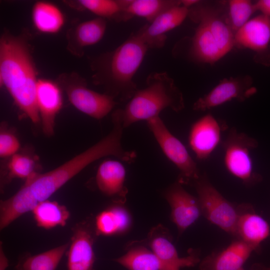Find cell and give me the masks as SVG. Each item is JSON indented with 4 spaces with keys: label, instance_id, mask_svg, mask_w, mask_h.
<instances>
[{
    "label": "cell",
    "instance_id": "1",
    "mask_svg": "<svg viewBox=\"0 0 270 270\" xmlns=\"http://www.w3.org/2000/svg\"><path fill=\"white\" fill-rule=\"evenodd\" d=\"M96 146L75 156L48 172H38L24 181L21 188L0 202V228L2 230L39 203L48 199L88 166L102 158Z\"/></svg>",
    "mask_w": 270,
    "mask_h": 270
},
{
    "label": "cell",
    "instance_id": "2",
    "mask_svg": "<svg viewBox=\"0 0 270 270\" xmlns=\"http://www.w3.org/2000/svg\"><path fill=\"white\" fill-rule=\"evenodd\" d=\"M4 32L0 38V83L18 108L34 124L40 122L36 103L38 80L29 38Z\"/></svg>",
    "mask_w": 270,
    "mask_h": 270
},
{
    "label": "cell",
    "instance_id": "3",
    "mask_svg": "<svg viewBox=\"0 0 270 270\" xmlns=\"http://www.w3.org/2000/svg\"><path fill=\"white\" fill-rule=\"evenodd\" d=\"M148 50L138 32L132 34L114 50L92 60L94 84L115 100L128 101L138 90L134 78Z\"/></svg>",
    "mask_w": 270,
    "mask_h": 270
},
{
    "label": "cell",
    "instance_id": "4",
    "mask_svg": "<svg viewBox=\"0 0 270 270\" xmlns=\"http://www.w3.org/2000/svg\"><path fill=\"white\" fill-rule=\"evenodd\" d=\"M184 108L182 94L174 79L166 72H160L148 74L145 87L138 89L125 106L118 110L124 128L158 116L165 108L179 112Z\"/></svg>",
    "mask_w": 270,
    "mask_h": 270
},
{
    "label": "cell",
    "instance_id": "5",
    "mask_svg": "<svg viewBox=\"0 0 270 270\" xmlns=\"http://www.w3.org/2000/svg\"><path fill=\"white\" fill-rule=\"evenodd\" d=\"M196 190L202 214L212 224L234 236L240 212L236 205L224 198L210 183L206 174L192 184Z\"/></svg>",
    "mask_w": 270,
    "mask_h": 270
},
{
    "label": "cell",
    "instance_id": "6",
    "mask_svg": "<svg viewBox=\"0 0 270 270\" xmlns=\"http://www.w3.org/2000/svg\"><path fill=\"white\" fill-rule=\"evenodd\" d=\"M220 144L224 151V166L231 175L246 186L260 180V176L254 170L250 156L251 150L258 146L254 138L232 128Z\"/></svg>",
    "mask_w": 270,
    "mask_h": 270
},
{
    "label": "cell",
    "instance_id": "7",
    "mask_svg": "<svg viewBox=\"0 0 270 270\" xmlns=\"http://www.w3.org/2000/svg\"><path fill=\"white\" fill-rule=\"evenodd\" d=\"M57 82L74 108L94 118H103L117 104L112 96L89 88L85 80L76 73L62 74Z\"/></svg>",
    "mask_w": 270,
    "mask_h": 270
},
{
    "label": "cell",
    "instance_id": "8",
    "mask_svg": "<svg viewBox=\"0 0 270 270\" xmlns=\"http://www.w3.org/2000/svg\"><path fill=\"white\" fill-rule=\"evenodd\" d=\"M147 124L164 154L178 168V182L193 184L201 174L185 146L170 132L160 116L147 121Z\"/></svg>",
    "mask_w": 270,
    "mask_h": 270
},
{
    "label": "cell",
    "instance_id": "9",
    "mask_svg": "<svg viewBox=\"0 0 270 270\" xmlns=\"http://www.w3.org/2000/svg\"><path fill=\"white\" fill-rule=\"evenodd\" d=\"M136 242L151 250L158 260L160 270H180L200 262L198 252L192 250L188 256L180 257L168 230L161 224L152 228L146 239Z\"/></svg>",
    "mask_w": 270,
    "mask_h": 270
},
{
    "label": "cell",
    "instance_id": "10",
    "mask_svg": "<svg viewBox=\"0 0 270 270\" xmlns=\"http://www.w3.org/2000/svg\"><path fill=\"white\" fill-rule=\"evenodd\" d=\"M98 236L94 221L88 220L74 225L66 253L67 270H94V244Z\"/></svg>",
    "mask_w": 270,
    "mask_h": 270
},
{
    "label": "cell",
    "instance_id": "11",
    "mask_svg": "<svg viewBox=\"0 0 270 270\" xmlns=\"http://www.w3.org/2000/svg\"><path fill=\"white\" fill-rule=\"evenodd\" d=\"M248 76L224 78L208 94L198 98L193 104L195 111H205L232 100L243 102L256 92Z\"/></svg>",
    "mask_w": 270,
    "mask_h": 270
},
{
    "label": "cell",
    "instance_id": "12",
    "mask_svg": "<svg viewBox=\"0 0 270 270\" xmlns=\"http://www.w3.org/2000/svg\"><path fill=\"white\" fill-rule=\"evenodd\" d=\"M182 186L176 182L164 192V196L171 208V220L177 226L180 234L202 215L198 198L188 192Z\"/></svg>",
    "mask_w": 270,
    "mask_h": 270
},
{
    "label": "cell",
    "instance_id": "13",
    "mask_svg": "<svg viewBox=\"0 0 270 270\" xmlns=\"http://www.w3.org/2000/svg\"><path fill=\"white\" fill-rule=\"evenodd\" d=\"M222 126L210 114L198 118L190 126L189 146L200 160H206L221 143Z\"/></svg>",
    "mask_w": 270,
    "mask_h": 270
},
{
    "label": "cell",
    "instance_id": "14",
    "mask_svg": "<svg viewBox=\"0 0 270 270\" xmlns=\"http://www.w3.org/2000/svg\"><path fill=\"white\" fill-rule=\"evenodd\" d=\"M234 46L257 52L258 58L270 62V18L262 14L249 20L234 34Z\"/></svg>",
    "mask_w": 270,
    "mask_h": 270
},
{
    "label": "cell",
    "instance_id": "15",
    "mask_svg": "<svg viewBox=\"0 0 270 270\" xmlns=\"http://www.w3.org/2000/svg\"><path fill=\"white\" fill-rule=\"evenodd\" d=\"M62 89L56 82L38 79L36 88V103L44 134H54L55 120L62 106Z\"/></svg>",
    "mask_w": 270,
    "mask_h": 270
},
{
    "label": "cell",
    "instance_id": "16",
    "mask_svg": "<svg viewBox=\"0 0 270 270\" xmlns=\"http://www.w3.org/2000/svg\"><path fill=\"white\" fill-rule=\"evenodd\" d=\"M188 12L189 8L182 5L173 6L160 13L138 32L148 49L160 48L166 40V33L179 26Z\"/></svg>",
    "mask_w": 270,
    "mask_h": 270
},
{
    "label": "cell",
    "instance_id": "17",
    "mask_svg": "<svg viewBox=\"0 0 270 270\" xmlns=\"http://www.w3.org/2000/svg\"><path fill=\"white\" fill-rule=\"evenodd\" d=\"M126 176L125 168L119 160H105L98 168L96 184L101 192L112 198L114 202L123 204L128 194L124 186Z\"/></svg>",
    "mask_w": 270,
    "mask_h": 270
},
{
    "label": "cell",
    "instance_id": "18",
    "mask_svg": "<svg viewBox=\"0 0 270 270\" xmlns=\"http://www.w3.org/2000/svg\"><path fill=\"white\" fill-rule=\"evenodd\" d=\"M254 249L236 239L222 250L214 252L200 262V270H240Z\"/></svg>",
    "mask_w": 270,
    "mask_h": 270
},
{
    "label": "cell",
    "instance_id": "19",
    "mask_svg": "<svg viewBox=\"0 0 270 270\" xmlns=\"http://www.w3.org/2000/svg\"><path fill=\"white\" fill-rule=\"evenodd\" d=\"M240 206L234 236L255 251L270 236V225L264 218L255 212L249 204H242Z\"/></svg>",
    "mask_w": 270,
    "mask_h": 270
},
{
    "label": "cell",
    "instance_id": "20",
    "mask_svg": "<svg viewBox=\"0 0 270 270\" xmlns=\"http://www.w3.org/2000/svg\"><path fill=\"white\" fill-rule=\"evenodd\" d=\"M106 28V20L98 17L77 23L66 32V48L72 54L82 57L86 47L98 42Z\"/></svg>",
    "mask_w": 270,
    "mask_h": 270
},
{
    "label": "cell",
    "instance_id": "21",
    "mask_svg": "<svg viewBox=\"0 0 270 270\" xmlns=\"http://www.w3.org/2000/svg\"><path fill=\"white\" fill-rule=\"evenodd\" d=\"M189 9L188 14L194 20H200L209 28L222 54L224 56L234 46V34L229 24L225 22L216 10L198 6Z\"/></svg>",
    "mask_w": 270,
    "mask_h": 270
},
{
    "label": "cell",
    "instance_id": "22",
    "mask_svg": "<svg viewBox=\"0 0 270 270\" xmlns=\"http://www.w3.org/2000/svg\"><path fill=\"white\" fill-rule=\"evenodd\" d=\"M94 224L98 236H112L128 232L131 226L132 218L122 204L114 202L96 216Z\"/></svg>",
    "mask_w": 270,
    "mask_h": 270
},
{
    "label": "cell",
    "instance_id": "23",
    "mask_svg": "<svg viewBox=\"0 0 270 270\" xmlns=\"http://www.w3.org/2000/svg\"><path fill=\"white\" fill-rule=\"evenodd\" d=\"M192 38L190 55L192 60L204 63L214 64L222 56L208 25L200 20Z\"/></svg>",
    "mask_w": 270,
    "mask_h": 270
},
{
    "label": "cell",
    "instance_id": "24",
    "mask_svg": "<svg viewBox=\"0 0 270 270\" xmlns=\"http://www.w3.org/2000/svg\"><path fill=\"white\" fill-rule=\"evenodd\" d=\"M120 2L122 21L136 16L144 18L149 22L164 10L181 5L180 0H120Z\"/></svg>",
    "mask_w": 270,
    "mask_h": 270
},
{
    "label": "cell",
    "instance_id": "25",
    "mask_svg": "<svg viewBox=\"0 0 270 270\" xmlns=\"http://www.w3.org/2000/svg\"><path fill=\"white\" fill-rule=\"evenodd\" d=\"M69 244L67 242L36 254L24 253L19 257L14 270H56Z\"/></svg>",
    "mask_w": 270,
    "mask_h": 270
},
{
    "label": "cell",
    "instance_id": "26",
    "mask_svg": "<svg viewBox=\"0 0 270 270\" xmlns=\"http://www.w3.org/2000/svg\"><path fill=\"white\" fill-rule=\"evenodd\" d=\"M32 20L36 28L48 34L58 32L62 28L64 18L60 10L48 2L38 1L33 6Z\"/></svg>",
    "mask_w": 270,
    "mask_h": 270
},
{
    "label": "cell",
    "instance_id": "27",
    "mask_svg": "<svg viewBox=\"0 0 270 270\" xmlns=\"http://www.w3.org/2000/svg\"><path fill=\"white\" fill-rule=\"evenodd\" d=\"M127 250L114 260L128 270H160L158 258L146 246L133 241L128 244Z\"/></svg>",
    "mask_w": 270,
    "mask_h": 270
},
{
    "label": "cell",
    "instance_id": "28",
    "mask_svg": "<svg viewBox=\"0 0 270 270\" xmlns=\"http://www.w3.org/2000/svg\"><path fill=\"white\" fill-rule=\"evenodd\" d=\"M32 212L37 226L46 230L64 226L70 216L66 206L48 200L39 203Z\"/></svg>",
    "mask_w": 270,
    "mask_h": 270
},
{
    "label": "cell",
    "instance_id": "29",
    "mask_svg": "<svg viewBox=\"0 0 270 270\" xmlns=\"http://www.w3.org/2000/svg\"><path fill=\"white\" fill-rule=\"evenodd\" d=\"M78 10H87L100 18L122 21V10L120 0H78L65 2Z\"/></svg>",
    "mask_w": 270,
    "mask_h": 270
},
{
    "label": "cell",
    "instance_id": "30",
    "mask_svg": "<svg viewBox=\"0 0 270 270\" xmlns=\"http://www.w3.org/2000/svg\"><path fill=\"white\" fill-rule=\"evenodd\" d=\"M38 172L36 160L25 154H14L8 165V180L16 178L26 181Z\"/></svg>",
    "mask_w": 270,
    "mask_h": 270
},
{
    "label": "cell",
    "instance_id": "31",
    "mask_svg": "<svg viewBox=\"0 0 270 270\" xmlns=\"http://www.w3.org/2000/svg\"><path fill=\"white\" fill-rule=\"evenodd\" d=\"M230 24L234 34L248 20L256 10L254 4L248 0L228 1Z\"/></svg>",
    "mask_w": 270,
    "mask_h": 270
},
{
    "label": "cell",
    "instance_id": "32",
    "mask_svg": "<svg viewBox=\"0 0 270 270\" xmlns=\"http://www.w3.org/2000/svg\"><path fill=\"white\" fill-rule=\"evenodd\" d=\"M20 146V142L14 133L9 130H1L0 133V156L1 158L12 157L17 154Z\"/></svg>",
    "mask_w": 270,
    "mask_h": 270
},
{
    "label": "cell",
    "instance_id": "33",
    "mask_svg": "<svg viewBox=\"0 0 270 270\" xmlns=\"http://www.w3.org/2000/svg\"><path fill=\"white\" fill-rule=\"evenodd\" d=\"M256 11H260L264 15L270 18V0H259L254 4Z\"/></svg>",
    "mask_w": 270,
    "mask_h": 270
},
{
    "label": "cell",
    "instance_id": "34",
    "mask_svg": "<svg viewBox=\"0 0 270 270\" xmlns=\"http://www.w3.org/2000/svg\"><path fill=\"white\" fill-rule=\"evenodd\" d=\"M0 270H6L8 266V259L4 254L2 247L0 246Z\"/></svg>",
    "mask_w": 270,
    "mask_h": 270
},
{
    "label": "cell",
    "instance_id": "35",
    "mask_svg": "<svg viewBox=\"0 0 270 270\" xmlns=\"http://www.w3.org/2000/svg\"><path fill=\"white\" fill-rule=\"evenodd\" d=\"M200 2L197 0H180L181 5L188 8L190 7L194 6Z\"/></svg>",
    "mask_w": 270,
    "mask_h": 270
},
{
    "label": "cell",
    "instance_id": "36",
    "mask_svg": "<svg viewBox=\"0 0 270 270\" xmlns=\"http://www.w3.org/2000/svg\"><path fill=\"white\" fill-rule=\"evenodd\" d=\"M265 270H270V267L266 268Z\"/></svg>",
    "mask_w": 270,
    "mask_h": 270
},
{
    "label": "cell",
    "instance_id": "37",
    "mask_svg": "<svg viewBox=\"0 0 270 270\" xmlns=\"http://www.w3.org/2000/svg\"><path fill=\"white\" fill-rule=\"evenodd\" d=\"M240 270H244L243 268L240 269Z\"/></svg>",
    "mask_w": 270,
    "mask_h": 270
}]
</instances>
